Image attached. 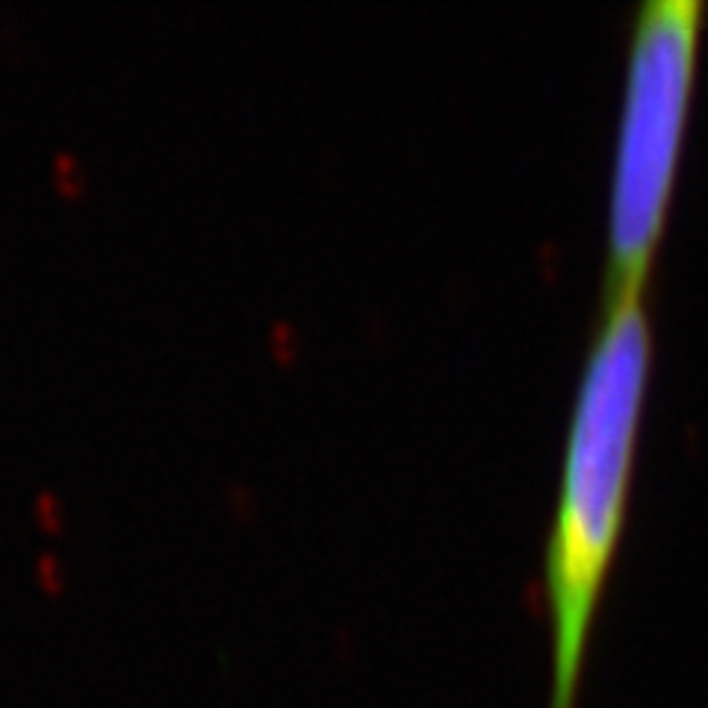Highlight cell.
<instances>
[{"label":"cell","mask_w":708,"mask_h":708,"mask_svg":"<svg viewBox=\"0 0 708 708\" xmlns=\"http://www.w3.org/2000/svg\"><path fill=\"white\" fill-rule=\"evenodd\" d=\"M650 367L653 325L644 293L606 295L573 399L558 499L543 553L553 638L546 708H579L593 620L629 505Z\"/></svg>","instance_id":"6da1fadb"},{"label":"cell","mask_w":708,"mask_h":708,"mask_svg":"<svg viewBox=\"0 0 708 708\" xmlns=\"http://www.w3.org/2000/svg\"><path fill=\"white\" fill-rule=\"evenodd\" d=\"M706 0H644L625 54L608 186L606 295L644 293L671 210Z\"/></svg>","instance_id":"7a4b0ae2"}]
</instances>
